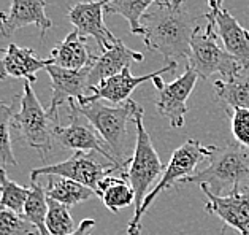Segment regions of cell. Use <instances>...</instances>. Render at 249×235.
Here are the masks:
<instances>
[{
	"instance_id": "277c9868",
	"label": "cell",
	"mask_w": 249,
	"mask_h": 235,
	"mask_svg": "<svg viewBox=\"0 0 249 235\" xmlns=\"http://www.w3.org/2000/svg\"><path fill=\"white\" fill-rule=\"evenodd\" d=\"M59 126V114H51L35 94L32 83H24L19 97V108L15 113L11 129L16 138L26 146H30L45 156L51 151L54 145V130Z\"/></svg>"
},
{
	"instance_id": "6da1fadb",
	"label": "cell",
	"mask_w": 249,
	"mask_h": 235,
	"mask_svg": "<svg viewBox=\"0 0 249 235\" xmlns=\"http://www.w3.org/2000/svg\"><path fill=\"white\" fill-rule=\"evenodd\" d=\"M186 0H159L142 19L143 40L148 50L162 54L168 62L189 56L191 41L198 21L186 10Z\"/></svg>"
},
{
	"instance_id": "44dd1931",
	"label": "cell",
	"mask_w": 249,
	"mask_h": 235,
	"mask_svg": "<svg viewBox=\"0 0 249 235\" xmlns=\"http://www.w3.org/2000/svg\"><path fill=\"white\" fill-rule=\"evenodd\" d=\"M46 196L65 205V207H73V205L97 197L94 189L62 177H50V181L46 186Z\"/></svg>"
},
{
	"instance_id": "1f68e13d",
	"label": "cell",
	"mask_w": 249,
	"mask_h": 235,
	"mask_svg": "<svg viewBox=\"0 0 249 235\" xmlns=\"http://www.w3.org/2000/svg\"><path fill=\"white\" fill-rule=\"evenodd\" d=\"M0 53H3V54H5V53H7V50H2V48H0Z\"/></svg>"
},
{
	"instance_id": "9a60e30c",
	"label": "cell",
	"mask_w": 249,
	"mask_h": 235,
	"mask_svg": "<svg viewBox=\"0 0 249 235\" xmlns=\"http://www.w3.org/2000/svg\"><path fill=\"white\" fill-rule=\"evenodd\" d=\"M110 0H95V2H80L69 10V19L73 24L75 31L80 32L84 38H95L102 51L111 48L118 38L108 31L103 21L105 7Z\"/></svg>"
},
{
	"instance_id": "f1b7e54d",
	"label": "cell",
	"mask_w": 249,
	"mask_h": 235,
	"mask_svg": "<svg viewBox=\"0 0 249 235\" xmlns=\"http://www.w3.org/2000/svg\"><path fill=\"white\" fill-rule=\"evenodd\" d=\"M227 113L232 119V134L236 143L243 148H249V110L236 108Z\"/></svg>"
},
{
	"instance_id": "7a4b0ae2",
	"label": "cell",
	"mask_w": 249,
	"mask_h": 235,
	"mask_svg": "<svg viewBox=\"0 0 249 235\" xmlns=\"http://www.w3.org/2000/svg\"><path fill=\"white\" fill-rule=\"evenodd\" d=\"M73 102L78 113L86 118V121L95 129L116 164L124 172L129 162V158L125 156L127 124L135 119L142 107L132 99L119 105H107L102 100L90 102L86 105H80L76 100Z\"/></svg>"
},
{
	"instance_id": "d6a6232c",
	"label": "cell",
	"mask_w": 249,
	"mask_h": 235,
	"mask_svg": "<svg viewBox=\"0 0 249 235\" xmlns=\"http://www.w3.org/2000/svg\"><path fill=\"white\" fill-rule=\"evenodd\" d=\"M86 2H95V0H86Z\"/></svg>"
},
{
	"instance_id": "8fae6325",
	"label": "cell",
	"mask_w": 249,
	"mask_h": 235,
	"mask_svg": "<svg viewBox=\"0 0 249 235\" xmlns=\"http://www.w3.org/2000/svg\"><path fill=\"white\" fill-rule=\"evenodd\" d=\"M208 5L210 13L203 18L213 24L224 50L233 56L246 72L249 69V32L216 0H208Z\"/></svg>"
},
{
	"instance_id": "4dcf8cb0",
	"label": "cell",
	"mask_w": 249,
	"mask_h": 235,
	"mask_svg": "<svg viewBox=\"0 0 249 235\" xmlns=\"http://www.w3.org/2000/svg\"><path fill=\"white\" fill-rule=\"evenodd\" d=\"M216 2L219 3V5H222V2H224V0H216Z\"/></svg>"
},
{
	"instance_id": "4316f807",
	"label": "cell",
	"mask_w": 249,
	"mask_h": 235,
	"mask_svg": "<svg viewBox=\"0 0 249 235\" xmlns=\"http://www.w3.org/2000/svg\"><path fill=\"white\" fill-rule=\"evenodd\" d=\"M45 224L50 235H70L76 231L69 207L53 200L50 197H48V215Z\"/></svg>"
},
{
	"instance_id": "9c48e42d",
	"label": "cell",
	"mask_w": 249,
	"mask_h": 235,
	"mask_svg": "<svg viewBox=\"0 0 249 235\" xmlns=\"http://www.w3.org/2000/svg\"><path fill=\"white\" fill-rule=\"evenodd\" d=\"M197 80L198 75L196 72L186 67L184 73L172 83H163L160 78H156L153 81L157 89V111L160 116L168 119L172 127L179 129L184 126V118L189 111L187 100L196 88Z\"/></svg>"
},
{
	"instance_id": "d6986e66",
	"label": "cell",
	"mask_w": 249,
	"mask_h": 235,
	"mask_svg": "<svg viewBox=\"0 0 249 235\" xmlns=\"http://www.w3.org/2000/svg\"><path fill=\"white\" fill-rule=\"evenodd\" d=\"M50 59L56 67L81 70L92 65L97 56L89 51L88 40L80 35L78 31H71L56 48H53Z\"/></svg>"
},
{
	"instance_id": "ffe728a7",
	"label": "cell",
	"mask_w": 249,
	"mask_h": 235,
	"mask_svg": "<svg viewBox=\"0 0 249 235\" xmlns=\"http://www.w3.org/2000/svg\"><path fill=\"white\" fill-rule=\"evenodd\" d=\"M95 192L97 197L102 199L103 205L113 213L135 205V191L132 189L130 183L124 177L110 175L105 180H102Z\"/></svg>"
},
{
	"instance_id": "cb8c5ba5",
	"label": "cell",
	"mask_w": 249,
	"mask_h": 235,
	"mask_svg": "<svg viewBox=\"0 0 249 235\" xmlns=\"http://www.w3.org/2000/svg\"><path fill=\"white\" fill-rule=\"evenodd\" d=\"M19 107V97L13 102L0 100V165H18V161L13 153V143H11V121Z\"/></svg>"
},
{
	"instance_id": "83f0119b",
	"label": "cell",
	"mask_w": 249,
	"mask_h": 235,
	"mask_svg": "<svg viewBox=\"0 0 249 235\" xmlns=\"http://www.w3.org/2000/svg\"><path fill=\"white\" fill-rule=\"evenodd\" d=\"M0 235H40L22 215L0 208Z\"/></svg>"
},
{
	"instance_id": "3957f363",
	"label": "cell",
	"mask_w": 249,
	"mask_h": 235,
	"mask_svg": "<svg viewBox=\"0 0 249 235\" xmlns=\"http://www.w3.org/2000/svg\"><path fill=\"white\" fill-rule=\"evenodd\" d=\"M249 181V154L238 146L214 148L208 158V165L192 177L183 180V184H198L213 194L226 196L233 191H241V186Z\"/></svg>"
},
{
	"instance_id": "e0dca14e",
	"label": "cell",
	"mask_w": 249,
	"mask_h": 235,
	"mask_svg": "<svg viewBox=\"0 0 249 235\" xmlns=\"http://www.w3.org/2000/svg\"><path fill=\"white\" fill-rule=\"evenodd\" d=\"M48 65H53L51 59H40L37 53L30 48H19L10 43L7 53L0 57V80L8 78H24L29 83L37 81V72L45 70Z\"/></svg>"
},
{
	"instance_id": "f546056e",
	"label": "cell",
	"mask_w": 249,
	"mask_h": 235,
	"mask_svg": "<svg viewBox=\"0 0 249 235\" xmlns=\"http://www.w3.org/2000/svg\"><path fill=\"white\" fill-rule=\"evenodd\" d=\"M95 221L94 219H83L81 224L76 227V231L70 235H90V231L94 229Z\"/></svg>"
},
{
	"instance_id": "5bb4252c",
	"label": "cell",
	"mask_w": 249,
	"mask_h": 235,
	"mask_svg": "<svg viewBox=\"0 0 249 235\" xmlns=\"http://www.w3.org/2000/svg\"><path fill=\"white\" fill-rule=\"evenodd\" d=\"M208 202L205 212L217 216L224 227H232L241 235H249V188L233 191L227 196H216L202 188Z\"/></svg>"
},
{
	"instance_id": "52a82bcc",
	"label": "cell",
	"mask_w": 249,
	"mask_h": 235,
	"mask_svg": "<svg viewBox=\"0 0 249 235\" xmlns=\"http://www.w3.org/2000/svg\"><path fill=\"white\" fill-rule=\"evenodd\" d=\"M143 116L144 111L143 108H140L135 119H133L137 130L135 149H133V154L129 158L125 170L123 172V177L130 183L132 189L135 191V213L142 208L144 199L148 196L149 186L159 178L162 170H165L153 145V140H151L149 132L144 127Z\"/></svg>"
},
{
	"instance_id": "603a6c76",
	"label": "cell",
	"mask_w": 249,
	"mask_h": 235,
	"mask_svg": "<svg viewBox=\"0 0 249 235\" xmlns=\"http://www.w3.org/2000/svg\"><path fill=\"white\" fill-rule=\"evenodd\" d=\"M159 0H110L105 7V15H121L129 22L133 35H143L142 19L146 10Z\"/></svg>"
},
{
	"instance_id": "d4e9b609",
	"label": "cell",
	"mask_w": 249,
	"mask_h": 235,
	"mask_svg": "<svg viewBox=\"0 0 249 235\" xmlns=\"http://www.w3.org/2000/svg\"><path fill=\"white\" fill-rule=\"evenodd\" d=\"M32 186H30V194L24 205L22 216L26 218L30 224L37 227L40 235H50L46 231V215H48V196L46 189L41 188L37 183V180H30Z\"/></svg>"
},
{
	"instance_id": "7c38bea8",
	"label": "cell",
	"mask_w": 249,
	"mask_h": 235,
	"mask_svg": "<svg viewBox=\"0 0 249 235\" xmlns=\"http://www.w3.org/2000/svg\"><path fill=\"white\" fill-rule=\"evenodd\" d=\"M69 116H70L69 126H65V127L64 126H57L56 130H54V142L65 149H73L75 153L76 151L99 153L107 161H111L116 164V161H114V158L110 154V151H108L107 145L103 143V140L95 132V129L90 124L83 123V119H81L83 116L78 113L73 100L69 102Z\"/></svg>"
},
{
	"instance_id": "2e32d148",
	"label": "cell",
	"mask_w": 249,
	"mask_h": 235,
	"mask_svg": "<svg viewBox=\"0 0 249 235\" xmlns=\"http://www.w3.org/2000/svg\"><path fill=\"white\" fill-rule=\"evenodd\" d=\"M92 65L81 70H67L56 65H48L45 69L51 78V102L48 111L59 114L60 105L70 100H80L89 94V72Z\"/></svg>"
},
{
	"instance_id": "ba28073f",
	"label": "cell",
	"mask_w": 249,
	"mask_h": 235,
	"mask_svg": "<svg viewBox=\"0 0 249 235\" xmlns=\"http://www.w3.org/2000/svg\"><path fill=\"white\" fill-rule=\"evenodd\" d=\"M113 172H121V168L114 162H102L99 159V153L76 151L67 161L34 168L30 172V180H37L38 177H45V175L46 177H62L97 191L102 180L113 175Z\"/></svg>"
},
{
	"instance_id": "ac0fdd59",
	"label": "cell",
	"mask_w": 249,
	"mask_h": 235,
	"mask_svg": "<svg viewBox=\"0 0 249 235\" xmlns=\"http://www.w3.org/2000/svg\"><path fill=\"white\" fill-rule=\"evenodd\" d=\"M144 56L142 53L130 50L118 38L116 43L108 50L102 51L100 56H97L94 61L89 72V89L99 86L102 81L121 73L125 67H130L133 62H142Z\"/></svg>"
},
{
	"instance_id": "8992f818",
	"label": "cell",
	"mask_w": 249,
	"mask_h": 235,
	"mask_svg": "<svg viewBox=\"0 0 249 235\" xmlns=\"http://www.w3.org/2000/svg\"><path fill=\"white\" fill-rule=\"evenodd\" d=\"M217 35L213 24L206 19V26L198 24L191 41V51L187 56V67L192 69L198 78L208 80L214 73L224 76V80H233L243 75L245 69L233 56L217 43Z\"/></svg>"
},
{
	"instance_id": "30bf717a",
	"label": "cell",
	"mask_w": 249,
	"mask_h": 235,
	"mask_svg": "<svg viewBox=\"0 0 249 235\" xmlns=\"http://www.w3.org/2000/svg\"><path fill=\"white\" fill-rule=\"evenodd\" d=\"M176 69H178V64L168 62L163 69L156 70L153 73L133 76L130 73V67H125L121 73L108 78L105 81H102L99 86L90 88L89 94L84 95L83 99L76 100V102L80 105H86V104L97 102V100H108V102H111L113 105L124 104V102L129 100L130 94L135 91L140 84H143L146 81H154L156 78H160L163 73H172V72H175Z\"/></svg>"
},
{
	"instance_id": "5b68a950",
	"label": "cell",
	"mask_w": 249,
	"mask_h": 235,
	"mask_svg": "<svg viewBox=\"0 0 249 235\" xmlns=\"http://www.w3.org/2000/svg\"><path fill=\"white\" fill-rule=\"evenodd\" d=\"M216 146H205L203 143H200L198 140H187L181 145L179 148H176L170 162L167 164L163 175L160 178V181L154 186V189H151L148 192L146 199L140 208V212L133 213L132 219L127 227V234L129 235H140L142 232V216L148 212V208L151 207L157 197H159L163 191H167L170 188H173L176 183H181L183 180L192 177L196 173V167L202 161L208 159L213 154Z\"/></svg>"
},
{
	"instance_id": "4fadbf2b",
	"label": "cell",
	"mask_w": 249,
	"mask_h": 235,
	"mask_svg": "<svg viewBox=\"0 0 249 235\" xmlns=\"http://www.w3.org/2000/svg\"><path fill=\"white\" fill-rule=\"evenodd\" d=\"M35 26L41 40L53 27V21L46 15V0H11L8 10L0 11V35L11 37L19 29Z\"/></svg>"
},
{
	"instance_id": "484cf974",
	"label": "cell",
	"mask_w": 249,
	"mask_h": 235,
	"mask_svg": "<svg viewBox=\"0 0 249 235\" xmlns=\"http://www.w3.org/2000/svg\"><path fill=\"white\" fill-rule=\"evenodd\" d=\"M30 194V188L13 181L3 167H0V208L22 215L24 205Z\"/></svg>"
},
{
	"instance_id": "7402d4cb",
	"label": "cell",
	"mask_w": 249,
	"mask_h": 235,
	"mask_svg": "<svg viewBox=\"0 0 249 235\" xmlns=\"http://www.w3.org/2000/svg\"><path fill=\"white\" fill-rule=\"evenodd\" d=\"M216 95L227 111L236 108L249 110V76H236L233 80H216L214 81Z\"/></svg>"
}]
</instances>
